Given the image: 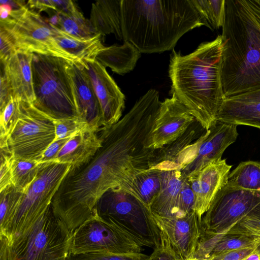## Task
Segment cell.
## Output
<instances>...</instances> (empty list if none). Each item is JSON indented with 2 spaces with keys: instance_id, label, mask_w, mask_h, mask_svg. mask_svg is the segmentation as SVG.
Listing matches in <instances>:
<instances>
[{
  "instance_id": "obj_10",
  "label": "cell",
  "mask_w": 260,
  "mask_h": 260,
  "mask_svg": "<svg viewBox=\"0 0 260 260\" xmlns=\"http://www.w3.org/2000/svg\"><path fill=\"white\" fill-rule=\"evenodd\" d=\"M249 216L260 217V191L246 190L226 183L202 217V232L225 234Z\"/></svg>"
},
{
  "instance_id": "obj_17",
  "label": "cell",
  "mask_w": 260,
  "mask_h": 260,
  "mask_svg": "<svg viewBox=\"0 0 260 260\" xmlns=\"http://www.w3.org/2000/svg\"><path fill=\"white\" fill-rule=\"evenodd\" d=\"M72 81L79 117L98 133L102 130L101 105L83 62L70 63Z\"/></svg>"
},
{
  "instance_id": "obj_6",
  "label": "cell",
  "mask_w": 260,
  "mask_h": 260,
  "mask_svg": "<svg viewBox=\"0 0 260 260\" xmlns=\"http://www.w3.org/2000/svg\"><path fill=\"white\" fill-rule=\"evenodd\" d=\"M71 167L56 161L42 164L35 180L22 194L8 219L0 225V236L10 241L29 231L51 207Z\"/></svg>"
},
{
  "instance_id": "obj_5",
  "label": "cell",
  "mask_w": 260,
  "mask_h": 260,
  "mask_svg": "<svg viewBox=\"0 0 260 260\" xmlns=\"http://www.w3.org/2000/svg\"><path fill=\"white\" fill-rule=\"evenodd\" d=\"M73 235L51 206L26 233L10 241L0 236V260H67Z\"/></svg>"
},
{
  "instance_id": "obj_31",
  "label": "cell",
  "mask_w": 260,
  "mask_h": 260,
  "mask_svg": "<svg viewBox=\"0 0 260 260\" xmlns=\"http://www.w3.org/2000/svg\"><path fill=\"white\" fill-rule=\"evenodd\" d=\"M20 115L19 101L12 97L0 110V148H6L8 140L14 131Z\"/></svg>"
},
{
  "instance_id": "obj_15",
  "label": "cell",
  "mask_w": 260,
  "mask_h": 260,
  "mask_svg": "<svg viewBox=\"0 0 260 260\" xmlns=\"http://www.w3.org/2000/svg\"><path fill=\"white\" fill-rule=\"evenodd\" d=\"M232 166L226 159H220L207 165L188 178L195 196L194 211L202 219L215 197L228 183Z\"/></svg>"
},
{
  "instance_id": "obj_48",
  "label": "cell",
  "mask_w": 260,
  "mask_h": 260,
  "mask_svg": "<svg viewBox=\"0 0 260 260\" xmlns=\"http://www.w3.org/2000/svg\"><path fill=\"white\" fill-rule=\"evenodd\" d=\"M188 260H206V259H203L193 258H191V259H188Z\"/></svg>"
},
{
  "instance_id": "obj_22",
  "label": "cell",
  "mask_w": 260,
  "mask_h": 260,
  "mask_svg": "<svg viewBox=\"0 0 260 260\" xmlns=\"http://www.w3.org/2000/svg\"><path fill=\"white\" fill-rule=\"evenodd\" d=\"M121 2V0L99 1L92 4L89 20L101 36L113 34L117 39H123Z\"/></svg>"
},
{
  "instance_id": "obj_25",
  "label": "cell",
  "mask_w": 260,
  "mask_h": 260,
  "mask_svg": "<svg viewBox=\"0 0 260 260\" xmlns=\"http://www.w3.org/2000/svg\"><path fill=\"white\" fill-rule=\"evenodd\" d=\"M54 26L55 39L57 44L63 50L79 61L96 59L98 55L105 47L102 43L101 35L91 39H79L67 35Z\"/></svg>"
},
{
  "instance_id": "obj_46",
  "label": "cell",
  "mask_w": 260,
  "mask_h": 260,
  "mask_svg": "<svg viewBox=\"0 0 260 260\" xmlns=\"http://www.w3.org/2000/svg\"><path fill=\"white\" fill-rule=\"evenodd\" d=\"M1 5L8 4L11 6L13 10L20 9L23 6L26 5L25 2L23 1H0Z\"/></svg>"
},
{
  "instance_id": "obj_35",
  "label": "cell",
  "mask_w": 260,
  "mask_h": 260,
  "mask_svg": "<svg viewBox=\"0 0 260 260\" xmlns=\"http://www.w3.org/2000/svg\"><path fill=\"white\" fill-rule=\"evenodd\" d=\"M13 154L7 149H1L0 192L13 185Z\"/></svg>"
},
{
  "instance_id": "obj_47",
  "label": "cell",
  "mask_w": 260,
  "mask_h": 260,
  "mask_svg": "<svg viewBox=\"0 0 260 260\" xmlns=\"http://www.w3.org/2000/svg\"><path fill=\"white\" fill-rule=\"evenodd\" d=\"M13 9L11 6L8 4L1 5L0 6V20L7 19L10 15Z\"/></svg>"
},
{
  "instance_id": "obj_11",
  "label": "cell",
  "mask_w": 260,
  "mask_h": 260,
  "mask_svg": "<svg viewBox=\"0 0 260 260\" xmlns=\"http://www.w3.org/2000/svg\"><path fill=\"white\" fill-rule=\"evenodd\" d=\"M130 236L93 212L73 233L71 253H141L144 248Z\"/></svg>"
},
{
  "instance_id": "obj_42",
  "label": "cell",
  "mask_w": 260,
  "mask_h": 260,
  "mask_svg": "<svg viewBox=\"0 0 260 260\" xmlns=\"http://www.w3.org/2000/svg\"><path fill=\"white\" fill-rule=\"evenodd\" d=\"M255 248H247L234 250L218 255L211 260H242L253 251Z\"/></svg>"
},
{
  "instance_id": "obj_20",
  "label": "cell",
  "mask_w": 260,
  "mask_h": 260,
  "mask_svg": "<svg viewBox=\"0 0 260 260\" xmlns=\"http://www.w3.org/2000/svg\"><path fill=\"white\" fill-rule=\"evenodd\" d=\"M161 186L151 206L152 214L163 217L180 216L181 190L185 180L181 170L161 171Z\"/></svg>"
},
{
  "instance_id": "obj_23",
  "label": "cell",
  "mask_w": 260,
  "mask_h": 260,
  "mask_svg": "<svg viewBox=\"0 0 260 260\" xmlns=\"http://www.w3.org/2000/svg\"><path fill=\"white\" fill-rule=\"evenodd\" d=\"M217 120L237 126H250L260 129V101L225 99Z\"/></svg>"
},
{
  "instance_id": "obj_39",
  "label": "cell",
  "mask_w": 260,
  "mask_h": 260,
  "mask_svg": "<svg viewBox=\"0 0 260 260\" xmlns=\"http://www.w3.org/2000/svg\"><path fill=\"white\" fill-rule=\"evenodd\" d=\"M70 138L54 140L45 150L38 162L44 164L54 161L59 151Z\"/></svg>"
},
{
  "instance_id": "obj_19",
  "label": "cell",
  "mask_w": 260,
  "mask_h": 260,
  "mask_svg": "<svg viewBox=\"0 0 260 260\" xmlns=\"http://www.w3.org/2000/svg\"><path fill=\"white\" fill-rule=\"evenodd\" d=\"M98 132L89 127L73 134L62 147L54 161L68 164L71 168L86 162L101 146Z\"/></svg>"
},
{
  "instance_id": "obj_14",
  "label": "cell",
  "mask_w": 260,
  "mask_h": 260,
  "mask_svg": "<svg viewBox=\"0 0 260 260\" xmlns=\"http://www.w3.org/2000/svg\"><path fill=\"white\" fill-rule=\"evenodd\" d=\"M83 62L101 105L103 130L120 119L124 108L125 96L105 67L98 60Z\"/></svg>"
},
{
  "instance_id": "obj_21",
  "label": "cell",
  "mask_w": 260,
  "mask_h": 260,
  "mask_svg": "<svg viewBox=\"0 0 260 260\" xmlns=\"http://www.w3.org/2000/svg\"><path fill=\"white\" fill-rule=\"evenodd\" d=\"M206 131L196 119L176 139L155 149L150 169L160 171L180 170L178 165L180 155L189 145L198 140Z\"/></svg>"
},
{
  "instance_id": "obj_8",
  "label": "cell",
  "mask_w": 260,
  "mask_h": 260,
  "mask_svg": "<svg viewBox=\"0 0 260 260\" xmlns=\"http://www.w3.org/2000/svg\"><path fill=\"white\" fill-rule=\"evenodd\" d=\"M0 27L9 32L17 50L58 57L71 63L82 62L59 46L55 39V26L26 5L12 10L7 19L0 20Z\"/></svg>"
},
{
  "instance_id": "obj_2",
  "label": "cell",
  "mask_w": 260,
  "mask_h": 260,
  "mask_svg": "<svg viewBox=\"0 0 260 260\" xmlns=\"http://www.w3.org/2000/svg\"><path fill=\"white\" fill-rule=\"evenodd\" d=\"M222 47L219 35L188 55L173 51L171 56L172 93L206 130L217 121L225 100L221 80Z\"/></svg>"
},
{
  "instance_id": "obj_29",
  "label": "cell",
  "mask_w": 260,
  "mask_h": 260,
  "mask_svg": "<svg viewBox=\"0 0 260 260\" xmlns=\"http://www.w3.org/2000/svg\"><path fill=\"white\" fill-rule=\"evenodd\" d=\"M42 164L36 160L17 157L12 161V183L18 190L25 192L37 177Z\"/></svg>"
},
{
  "instance_id": "obj_33",
  "label": "cell",
  "mask_w": 260,
  "mask_h": 260,
  "mask_svg": "<svg viewBox=\"0 0 260 260\" xmlns=\"http://www.w3.org/2000/svg\"><path fill=\"white\" fill-rule=\"evenodd\" d=\"M54 123L55 140L71 137L79 131L89 127L87 122L81 117L56 120H54Z\"/></svg>"
},
{
  "instance_id": "obj_4",
  "label": "cell",
  "mask_w": 260,
  "mask_h": 260,
  "mask_svg": "<svg viewBox=\"0 0 260 260\" xmlns=\"http://www.w3.org/2000/svg\"><path fill=\"white\" fill-rule=\"evenodd\" d=\"M69 61L54 56L34 53L31 68L37 109L54 120L80 117Z\"/></svg>"
},
{
  "instance_id": "obj_18",
  "label": "cell",
  "mask_w": 260,
  "mask_h": 260,
  "mask_svg": "<svg viewBox=\"0 0 260 260\" xmlns=\"http://www.w3.org/2000/svg\"><path fill=\"white\" fill-rule=\"evenodd\" d=\"M33 55L18 49L5 62H1L10 85L12 98L31 104L35 100L31 68Z\"/></svg>"
},
{
  "instance_id": "obj_37",
  "label": "cell",
  "mask_w": 260,
  "mask_h": 260,
  "mask_svg": "<svg viewBox=\"0 0 260 260\" xmlns=\"http://www.w3.org/2000/svg\"><path fill=\"white\" fill-rule=\"evenodd\" d=\"M0 60L5 62L17 50L9 32L0 27Z\"/></svg>"
},
{
  "instance_id": "obj_49",
  "label": "cell",
  "mask_w": 260,
  "mask_h": 260,
  "mask_svg": "<svg viewBox=\"0 0 260 260\" xmlns=\"http://www.w3.org/2000/svg\"><path fill=\"white\" fill-rule=\"evenodd\" d=\"M256 249L260 253V244L257 246Z\"/></svg>"
},
{
  "instance_id": "obj_1",
  "label": "cell",
  "mask_w": 260,
  "mask_h": 260,
  "mask_svg": "<svg viewBox=\"0 0 260 260\" xmlns=\"http://www.w3.org/2000/svg\"><path fill=\"white\" fill-rule=\"evenodd\" d=\"M221 36L225 99L260 90V0H225Z\"/></svg>"
},
{
  "instance_id": "obj_40",
  "label": "cell",
  "mask_w": 260,
  "mask_h": 260,
  "mask_svg": "<svg viewBox=\"0 0 260 260\" xmlns=\"http://www.w3.org/2000/svg\"><path fill=\"white\" fill-rule=\"evenodd\" d=\"M1 66L0 110L7 105L12 97L10 85L5 74L3 65L1 63Z\"/></svg>"
},
{
  "instance_id": "obj_36",
  "label": "cell",
  "mask_w": 260,
  "mask_h": 260,
  "mask_svg": "<svg viewBox=\"0 0 260 260\" xmlns=\"http://www.w3.org/2000/svg\"><path fill=\"white\" fill-rule=\"evenodd\" d=\"M195 196L187 178L184 181L180 194V216L184 215L194 211Z\"/></svg>"
},
{
  "instance_id": "obj_12",
  "label": "cell",
  "mask_w": 260,
  "mask_h": 260,
  "mask_svg": "<svg viewBox=\"0 0 260 260\" xmlns=\"http://www.w3.org/2000/svg\"><path fill=\"white\" fill-rule=\"evenodd\" d=\"M162 238L179 260L193 258L202 232L201 220L194 211L174 217L152 214Z\"/></svg>"
},
{
  "instance_id": "obj_26",
  "label": "cell",
  "mask_w": 260,
  "mask_h": 260,
  "mask_svg": "<svg viewBox=\"0 0 260 260\" xmlns=\"http://www.w3.org/2000/svg\"><path fill=\"white\" fill-rule=\"evenodd\" d=\"M161 186V171L150 169L138 175L125 191L150 207L158 194Z\"/></svg>"
},
{
  "instance_id": "obj_7",
  "label": "cell",
  "mask_w": 260,
  "mask_h": 260,
  "mask_svg": "<svg viewBox=\"0 0 260 260\" xmlns=\"http://www.w3.org/2000/svg\"><path fill=\"white\" fill-rule=\"evenodd\" d=\"M93 212L143 246L155 249L161 244V232L150 207L122 189L107 191Z\"/></svg>"
},
{
  "instance_id": "obj_32",
  "label": "cell",
  "mask_w": 260,
  "mask_h": 260,
  "mask_svg": "<svg viewBox=\"0 0 260 260\" xmlns=\"http://www.w3.org/2000/svg\"><path fill=\"white\" fill-rule=\"evenodd\" d=\"M150 255L141 253L114 254L92 252L74 254L70 253L67 260H149Z\"/></svg>"
},
{
  "instance_id": "obj_38",
  "label": "cell",
  "mask_w": 260,
  "mask_h": 260,
  "mask_svg": "<svg viewBox=\"0 0 260 260\" xmlns=\"http://www.w3.org/2000/svg\"><path fill=\"white\" fill-rule=\"evenodd\" d=\"M225 0H209L213 22V29L222 27L224 18Z\"/></svg>"
},
{
  "instance_id": "obj_3",
  "label": "cell",
  "mask_w": 260,
  "mask_h": 260,
  "mask_svg": "<svg viewBox=\"0 0 260 260\" xmlns=\"http://www.w3.org/2000/svg\"><path fill=\"white\" fill-rule=\"evenodd\" d=\"M123 39L141 53L171 50L188 31L208 25L190 0H121Z\"/></svg>"
},
{
  "instance_id": "obj_28",
  "label": "cell",
  "mask_w": 260,
  "mask_h": 260,
  "mask_svg": "<svg viewBox=\"0 0 260 260\" xmlns=\"http://www.w3.org/2000/svg\"><path fill=\"white\" fill-rule=\"evenodd\" d=\"M230 185L253 191H260V162L248 160L240 162L230 173Z\"/></svg>"
},
{
  "instance_id": "obj_30",
  "label": "cell",
  "mask_w": 260,
  "mask_h": 260,
  "mask_svg": "<svg viewBox=\"0 0 260 260\" xmlns=\"http://www.w3.org/2000/svg\"><path fill=\"white\" fill-rule=\"evenodd\" d=\"M260 244V238L243 235L223 233L215 245L210 257L239 249L255 248Z\"/></svg>"
},
{
  "instance_id": "obj_27",
  "label": "cell",
  "mask_w": 260,
  "mask_h": 260,
  "mask_svg": "<svg viewBox=\"0 0 260 260\" xmlns=\"http://www.w3.org/2000/svg\"><path fill=\"white\" fill-rule=\"evenodd\" d=\"M55 17L57 24L54 26L74 38L89 40L100 35L79 11L68 15L56 13Z\"/></svg>"
},
{
  "instance_id": "obj_45",
  "label": "cell",
  "mask_w": 260,
  "mask_h": 260,
  "mask_svg": "<svg viewBox=\"0 0 260 260\" xmlns=\"http://www.w3.org/2000/svg\"><path fill=\"white\" fill-rule=\"evenodd\" d=\"M228 99L243 101H260V90L250 92Z\"/></svg>"
},
{
  "instance_id": "obj_24",
  "label": "cell",
  "mask_w": 260,
  "mask_h": 260,
  "mask_svg": "<svg viewBox=\"0 0 260 260\" xmlns=\"http://www.w3.org/2000/svg\"><path fill=\"white\" fill-rule=\"evenodd\" d=\"M141 56L140 51L131 43L124 41L121 46L105 47L96 60L113 72L124 75L132 71Z\"/></svg>"
},
{
  "instance_id": "obj_44",
  "label": "cell",
  "mask_w": 260,
  "mask_h": 260,
  "mask_svg": "<svg viewBox=\"0 0 260 260\" xmlns=\"http://www.w3.org/2000/svg\"><path fill=\"white\" fill-rule=\"evenodd\" d=\"M28 5L30 9L35 11L37 10L38 13L49 10L55 11L52 0H31L28 2Z\"/></svg>"
},
{
  "instance_id": "obj_16",
  "label": "cell",
  "mask_w": 260,
  "mask_h": 260,
  "mask_svg": "<svg viewBox=\"0 0 260 260\" xmlns=\"http://www.w3.org/2000/svg\"><path fill=\"white\" fill-rule=\"evenodd\" d=\"M239 134L237 125L217 121L207 130L195 159L181 170L188 177L209 164L221 159L225 149L237 140Z\"/></svg>"
},
{
  "instance_id": "obj_43",
  "label": "cell",
  "mask_w": 260,
  "mask_h": 260,
  "mask_svg": "<svg viewBox=\"0 0 260 260\" xmlns=\"http://www.w3.org/2000/svg\"><path fill=\"white\" fill-rule=\"evenodd\" d=\"M56 13L71 15L79 11L76 5L71 0H52Z\"/></svg>"
},
{
  "instance_id": "obj_9",
  "label": "cell",
  "mask_w": 260,
  "mask_h": 260,
  "mask_svg": "<svg viewBox=\"0 0 260 260\" xmlns=\"http://www.w3.org/2000/svg\"><path fill=\"white\" fill-rule=\"evenodd\" d=\"M18 101L19 118L6 149L14 157L39 161L46 148L55 140L54 120L31 103Z\"/></svg>"
},
{
  "instance_id": "obj_13",
  "label": "cell",
  "mask_w": 260,
  "mask_h": 260,
  "mask_svg": "<svg viewBox=\"0 0 260 260\" xmlns=\"http://www.w3.org/2000/svg\"><path fill=\"white\" fill-rule=\"evenodd\" d=\"M196 118L172 94L161 102L149 137L150 146L162 147L181 135Z\"/></svg>"
},
{
  "instance_id": "obj_41",
  "label": "cell",
  "mask_w": 260,
  "mask_h": 260,
  "mask_svg": "<svg viewBox=\"0 0 260 260\" xmlns=\"http://www.w3.org/2000/svg\"><path fill=\"white\" fill-rule=\"evenodd\" d=\"M149 260H179L175 255L170 246L161 238V244L153 249Z\"/></svg>"
},
{
  "instance_id": "obj_34",
  "label": "cell",
  "mask_w": 260,
  "mask_h": 260,
  "mask_svg": "<svg viewBox=\"0 0 260 260\" xmlns=\"http://www.w3.org/2000/svg\"><path fill=\"white\" fill-rule=\"evenodd\" d=\"M226 233L243 235L260 238V217L256 216L245 217Z\"/></svg>"
}]
</instances>
